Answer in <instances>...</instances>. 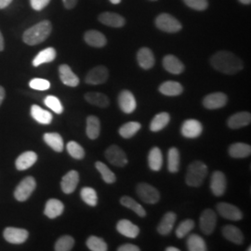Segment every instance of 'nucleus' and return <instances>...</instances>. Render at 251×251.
Returning <instances> with one entry per match:
<instances>
[{"instance_id":"34","label":"nucleus","mask_w":251,"mask_h":251,"mask_svg":"<svg viewBox=\"0 0 251 251\" xmlns=\"http://www.w3.org/2000/svg\"><path fill=\"white\" fill-rule=\"evenodd\" d=\"M56 58V50L53 48H47L41 50L33 60V65L37 67L43 63H51Z\"/></svg>"},{"instance_id":"2","label":"nucleus","mask_w":251,"mask_h":251,"mask_svg":"<svg viewBox=\"0 0 251 251\" xmlns=\"http://www.w3.org/2000/svg\"><path fill=\"white\" fill-rule=\"evenodd\" d=\"M52 31L50 21H42L36 25L30 27L23 35V40L27 45L35 46L44 42Z\"/></svg>"},{"instance_id":"44","label":"nucleus","mask_w":251,"mask_h":251,"mask_svg":"<svg viewBox=\"0 0 251 251\" xmlns=\"http://www.w3.org/2000/svg\"><path fill=\"white\" fill-rule=\"evenodd\" d=\"M74 245H75V239L72 236L63 235L57 240L54 249L56 251H72Z\"/></svg>"},{"instance_id":"56","label":"nucleus","mask_w":251,"mask_h":251,"mask_svg":"<svg viewBox=\"0 0 251 251\" xmlns=\"http://www.w3.org/2000/svg\"><path fill=\"white\" fill-rule=\"evenodd\" d=\"M166 251H179V249L178 248H175V247H169V248H167L166 249Z\"/></svg>"},{"instance_id":"5","label":"nucleus","mask_w":251,"mask_h":251,"mask_svg":"<svg viewBox=\"0 0 251 251\" xmlns=\"http://www.w3.org/2000/svg\"><path fill=\"white\" fill-rule=\"evenodd\" d=\"M136 192L141 200L146 204H155L160 200V194L158 190L148 183H139L136 188Z\"/></svg>"},{"instance_id":"53","label":"nucleus","mask_w":251,"mask_h":251,"mask_svg":"<svg viewBox=\"0 0 251 251\" xmlns=\"http://www.w3.org/2000/svg\"><path fill=\"white\" fill-rule=\"evenodd\" d=\"M11 2L12 0H0V9H5Z\"/></svg>"},{"instance_id":"26","label":"nucleus","mask_w":251,"mask_h":251,"mask_svg":"<svg viewBox=\"0 0 251 251\" xmlns=\"http://www.w3.org/2000/svg\"><path fill=\"white\" fill-rule=\"evenodd\" d=\"M64 209L63 202L58 199H50L46 204L44 214L50 219H55L62 215Z\"/></svg>"},{"instance_id":"16","label":"nucleus","mask_w":251,"mask_h":251,"mask_svg":"<svg viewBox=\"0 0 251 251\" xmlns=\"http://www.w3.org/2000/svg\"><path fill=\"white\" fill-rule=\"evenodd\" d=\"M98 20L102 25L115 28L124 26L126 24L125 18L115 12H102L100 14Z\"/></svg>"},{"instance_id":"37","label":"nucleus","mask_w":251,"mask_h":251,"mask_svg":"<svg viewBox=\"0 0 251 251\" xmlns=\"http://www.w3.org/2000/svg\"><path fill=\"white\" fill-rule=\"evenodd\" d=\"M120 203L122 206H126L131 210H133L135 213L141 218H144L146 216V211L144 208V206L140 205L138 202H136L133 198H129V197H123L120 199Z\"/></svg>"},{"instance_id":"51","label":"nucleus","mask_w":251,"mask_h":251,"mask_svg":"<svg viewBox=\"0 0 251 251\" xmlns=\"http://www.w3.org/2000/svg\"><path fill=\"white\" fill-rule=\"evenodd\" d=\"M118 251H140V248L132 245V244H124V245H121L120 247H118L117 249Z\"/></svg>"},{"instance_id":"50","label":"nucleus","mask_w":251,"mask_h":251,"mask_svg":"<svg viewBox=\"0 0 251 251\" xmlns=\"http://www.w3.org/2000/svg\"><path fill=\"white\" fill-rule=\"evenodd\" d=\"M50 2V0H30L32 8L37 11L42 10L46 8Z\"/></svg>"},{"instance_id":"58","label":"nucleus","mask_w":251,"mask_h":251,"mask_svg":"<svg viewBox=\"0 0 251 251\" xmlns=\"http://www.w3.org/2000/svg\"><path fill=\"white\" fill-rule=\"evenodd\" d=\"M110 2L113 4H119L121 2V0H110Z\"/></svg>"},{"instance_id":"45","label":"nucleus","mask_w":251,"mask_h":251,"mask_svg":"<svg viewBox=\"0 0 251 251\" xmlns=\"http://www.w3.org/2000/svg\"><path fill=\"white\" fill-rule=\"evenodd\" d=\"M67 151L69 152V154L72 156L75 159H82L85 156V150L84 148L81 146L80 144H77L76 142H69L67 144Z\"/></svg>"},{"instance_id":"19","label":"nucleus","mask_w":251,"mask_h":251,"mask_svg":"<svg viewBox=\"0 0 251 251\" xmlns=\"http://www.w3.org/2000/svg\"><path fill=\"white\" fill-rule=\"evenodd\" d=\"M163 67L168 72L173 74V75H179L184 71L183 63H181L176 56L171 55V54H169L164 57Z\"/></svg>"},{"instance_id":"31","label":"nucleus","mask_w":251,"mask_h":251,"mask_svg":"<svg viewBox=\"0 0 251 251\" xmlns=\"http://www.w3.org/2000/svg\"><path fill=\"white\" fill-rule=\"evenodd\" d=\"M85 99L90 104L101 108L107 107L110 103L107 96L100 92H88L85 94Z\"/></svg>"},{"instance_id":"18","label":"nucleus","mask_w":251,"mask_h":251,"mask_svg":"<svg viewBox=\"0 0 251 251\" xmlns=\"http://www.w3.org/2000/svg\"><path fill=\"white\" fill-rule=\"evenodd\" d=\"M60 78L64 85L69 87H77L79 84V78L73 72L71 67L67 64H62L59 67Z\"/></svg>"},{"instance_id":"13","label":"nucleus","mask_w":251,"mask_h":251,"mask_svg":"<svg viewBox=\"0 0 251 251\" xmlns=\"http://www.w3.org/2000/svg\"><path fill=\"white\" fill-rule=\"evenodd\" d=\"M228 97L223 92H214L206 95L203 99V105L206 109L215 110L220 108L225 107L227 103Z\"/></svg>"},{"instance_id":"41","label":"nucleus","mask_w":251,"mask_h":251,"mask_svg":"<svg viewBox=\"0 0 251 251\" xmlns=\"http://www.w3.org/2000/svg\"><path fill=\"white\" fill-rule=\"evenodd\" d=\"M95 167H96L97 171H99L100 173L102 179H103L106 183L111 184V183L116 182L117 177H116L115 173L111 171L104 163H102V162L100 161L96 162V163H95Z\"/></svg>"},{"instance_id":"7","label":"nucleus","mask_w":251,"mask_h":251,"mask_svg":"<svg viewBox=\"0 0 251 251\" xmlns=\"http://www.w3.org/2000/svg\"><path fill=\"white\" fill-rule=\"evenodd\" d=\"M105 157L108 162L116 167H125L127 164V157L126 152L117 145L109 146L105 151Z\"/></svg>"},{"instance_id":"6","label":"nucleus","mask_w":251,"mask_h":251,"mask_svg":"<svg viewBox=\"0 0 251 251\" xmlns=\"http://www.w3.org/2000/svg\"><path fill=\"white\" fill-rule=\"evenodd\" d=\"M36 187V179L31 176H28L19 183L17 188L14 192V197L20 202L26 201L32 195V193L35 191Z\"/></svg>"},{"instance_id":"14","label":"nucleus","mask_w":251,"mask_h":251,"mask_svg":"<svg viewBox=\"0 0 251 251\" xmlns=\"http://www.w3.org/2000/svg\"><path fill=\"white\" fill-rule=\"evenodd\" d=\"M227 182L225 175L222 171H214L210 180V190L215 197H222L226 191Z\"/></svg>"},{"instance_id":"57","label":"nucleus","mask_w":251,"mask_h":251,"mask_svg":"<svg viewBox=\"0 0 251 251\" xmlns=\"http://www.w3.org/2000/svg\"><path fill=\"white\" fill-rule=\"evenodd\" d=\"M239 2H241L244 5H250L251 3V0H238Z\"/></svg>"},{"instance_id":"38","label":"nucleus","mask_w":251,"mask_h":251,"mask_svg":"<svg viewBox=\"0 0 251 251\" xmlns=\"http://www.w3.org/2000/svg\"><path fill=\"white\" fill-rule=\"evenodd\" d=\"M141 127H142L141 123L131 121L120 126L119 134L124 139H129V138H132L141 129Z\"/></svg>"},{"instance_id":"43","label":"nucleus","mask_w":251,"mask_h":251,"mask_svg":"<svg viewBox=\"0 0 251 251\" xmlns=\"http://www.w3.org/2000/svg\"><path fill=\"white\" fill-rule=\"evenodd\" d=\"M87 247L91 251H108L107 244L105 243V241L102 238L98 237V236H94V235H91L88 238Z\"/></svg>"},{"instance_id":"28","label":"nucleus","mask_w":251,"mask_h":251,"mask_svg":"<svg viewBox=\"0 0 251 251\" xmlns=\"http://www.w3.org/2000/svg\"><path fill=\"white\" fill-rule=\"evenodd\" d=\"M158 90H159V91L161 92L163 95L174 97V96H179V95H180L182 93V91H183V88H182V86L179 84V82H176V81H166V82L162 83Z\"/></svg>"},{"instance_id":"36","label":"nucleus","mask_w":251,"mask_h":251,"mask_svg":"<svg viewBox=\"0 0 251 251\" xmlns=\"http://www.w3.org/2000/svg\"><path fill=\"white\" fill-rule=\"evenodd\" d=\"M43 138L46 144L51 147L55 152H63V140L59 133H45Z\"/></svg>"},{"instance_id":"47","label":"nucleus","mask_w":251,"mask_h":251,"mask_svg":"<svg viewBox=\"0 0 251 251\" xmlns=\"http://www.w3.org/2000/svg\"><path fill=\"white\" fill-rule=\"evenodd\" d=\"M44 103L46 106L51 109L54 113L56 114H62L63 112V106L62 102L60 101V100L58 99L55 96H47L44 100Z\"/></svg>"},{"instance_id":"42","label":"nucleus","mask_w":251,"mask_h":251,"mask_svg":"<svg viewBox=\"0 0 251 251\" xmlns=\"http://www.w3.org/2000/svg\"><path fill=\"white\" fill-rule=\"evenodd\" d=\"M82 200L90 206H97L98 203V196L97 192L91 187H84L80 192Z\"/></svg>"},{"instance_id":"17","label":"nucleus","mask_w":251,"mask_h":251,"mask_svg":"<svg viewBox=\"0 0 251 251\" xmlns=\"http://www.w3.org/2000/svg\"><path fill=\"white\" fill-rule=\"evenodd\" d=\"M79 181V174L75 171H71L67 172L62 179L61 187L64 194H72L75 190Z\"/></svg>"},{"instance_id":"35","label":"nucleus","mask_w":251,"mask_h":251,"mask_svg":"<svg viewBox=\"0 0 251 251\" xmlns=\"http://www.w3.org/2000/svg\"><path fill=\"white\" fill-rule=\"evenodd\" d=\"M86 132L90 140H96L100 132V119L95 116H90L87 118V128Z\"/></svg>"},{"instance_id":"3","label":"nucleus","mask_w":251,"mask_h":251,"mask_svg":"<svg viewBox=\"0 0 251 251\" xmlns=\"http://www.w3.org/2000/svg\"><path fill=\"white\" fill-rule=\"evenodd\" d=\"M207 175V167L202 161H195L189 165L185 182L191 187H199Z\"/></svg>"},{"instance_id":"24","label":"nucleus","mask_w":251,"mask_h":251,"mask_svg":"<svg viewBox=\"0 0 251 251\" xmlns=\"http://www.w3.org/2000/svg\"><path fill=\"white\" fill-rule=\"evenodd\" d=\"M37 160V154L33 151L23 152L16 160L15 166L18 171H25L31 168Z\"/></svg>"},{"instance_id":"39","label":"nucleus","mask_w":251,"mask_h":251,"mask_svg":"<svg viewBox=\"0 0 251 251\" xmlns=\"http://www.w3.org/2000/svg\"><path fill=\"white\" fill-rule=\"evenodd\" d=\"M187 249L190 251H207L204 239L198 234H191L187 239Z\"/></svg>"},{"instance_id":"48","label":"nucleus","mask_w":251,"mask_h":251,"mask_svg":"<svg viewBox=\"0 0 251 251\" xmlns=\"http://www.w3.org/2000/svg\"><path fill=\"white\" fill-rule=\"evenodd\" d=\"M31 89L36 90H47L50 88V83L42 78H34L29 82Z\"/></svg>"},{"instance_id":"46","label":"nucleus","mask_w":251,"mask_h":251,"mask_svg":"<svg viewBox=\"0 0 251 251\" xmlns=\"http://www.w3.org/2000/svg\"><path fill=\"white\" fill-rule=\"evenodd\" d=\"M195 228V222L193 220H185L179 224L176 229V235L178 238H183Z\"/></svg>"},{"instance_id":"23","label":"nucleus","mask_w":251,"mask_h":251,"mask_svg":"<svg viewBox=\"0 0 251 251\" xmlns=\"http://www.w3.org/2000/svg\"><path fill=\"white\" fill-rule=\"evenodd\" d=\"M84 39L88 45L94 48H103L107 43L105 36L96 30H89L85 33Z\"/></svg>"},{"instance_id":"12","label":"nucleus","mask_w":251,"mask_h":251,"mask_svg":"<svg viewBox=\"0 0 251 251\" xmlns=\"http://www.w3.org/2000/svg\"><path fill=\"white\" fill-rule=\"evenodd\" d=\"M181 134L185 138L195 139L203 132V126L197 119H187L181 126Z\"/></svg>"},{"instance_id":"8","label":"nucleus","mask_w":251,"mask_h":251,"mask_svg":"<svg viewBox=\"0 0 251 251\" xmlns=\"http://www.w3.org/2000/svg\"><path fill=\"white\" fill-rule=\"evenodd\" d=\"M216 225H217V215L215 212L210 208H206L202 212L199 220V225H200L201 231L206 235L211 234L215 230Z\"/></svg>"},{"instance_id":"59","label":"nucleus","mask_w":251,"mask_h":251,"mask_svg":"<svg viewBox=\"0 0 251 251\" xmlns=\"http://www.w3.org/2000/svg\"><path fill=\"white\" fill-rule=\"evenodd\" d=\"M151 1H156V0H151Z\"/></svg>"},{"instance_id":"55","label":"nucleus","mask_w":251,"mask_h":251,"mask_svg":"<svg viewBox=\"0 0 251 251\" xmlns=\"http://www.w3.org/2000/svg\"><path fill=\"white\" fill-rule=\"evenodd\" d=\"M4 46H5V43H4V37L2 36V33L0 32V51H2V50H4Z\"/></svg>"},{"instance_id":"9","label":"nucleus","mask_w":251,"mask_h":251,"mask_svg":"<svg viewBox=\"0 0 251 251\" xmlns=\"http://www.w3.org/2000/svg\"><path fill=\"white\" fill-rule=\"evenodd\" d=\"M118 105L125 114L133 113L137 107V101L133 93L129 90H122L118 95Z\"/></svg>"},{"instance_id":"4","label":"nucleus","mask_w":251,"mask_h":251,"mask_svg":"<svg viewBox=\"0 0 251 251\" xmlns=\"http://www.w3.org/2000/svg\"><path fill=\"white\" fill-rule=\"evenodd\" d=\"M155 25L166 33H178L181 30V24L169 13H161L155 19Z\"/></svg>"},{"instance_id":"49","label":"nucleus","mask_w":251,"mask_h":251,"mask_svg":"<svg viewBox=\"0 0 251 251\" xmlns=\"http://www.w3.org/2000/svg\"><path fill=\"white\" fill-rule=\"evenodd\" d=\"M183 2L191 9L196 10H205L208 7L207 0H183Z\"/></svg>"},{"instance_id":"54","label":"nucleus","mask_w":251,"mask_h":251,"mask_svg":"<svg viewBox=\"0 0 251 251\" xmlns=\"http://www.w3.org/2000/svg\"><path fill=\"white\" fill-rule=\"evenodd\" d=\"M4 98H5V90H4L3 87L0 86V105H1V103H2Z\"/></svg>"},{"instance_id":"21","label":"nucleus","mask_w":251,"mask_h":251,"mask_svg":"<svg viewBox=\"0 0 251 251\" xmlns=\"http://www.w3.org/2000/svg\"><path fill=\"white\" fill-rule=\"evenodd\" d=\"M251 123V115L249 112H239L233 115L228 119V126L233 129L241 128L243 126H247Z\"/></svg>"},{"instance_id":"32","label":"nucleus","mask_w":251,"mask_h":251,"mask_svg":"<svg viewBox=\"0 0 251 251\" xmlns=\"http://www.w3.org/2000/svg\"><path fill=\"white\" fill-rule=\"evenodd\" d=\"M170 121H171V116L169 113H166V112L159 113L152 118L150 124V129L152 132L160 131L168 126Z\"/></svg>"},{"instance_id":"22","label":"nucleus","mask_w":251,"mask_h":251,"mask_svg":"<svg viewBox=\"0 0 251 251\" xmlns=\"http://www.w3.org/2000/svg\"><path fill=\"white\" fill-rule=\"evenodd\" d=\"M117 232L128 238H136L140 233V228L128 220H121L117 223Z\"/></svg>"},{"instance_id":"20","label":"nucleus","mask_w":251,"mask_h":251,"mask_svg":"<svg viewBox=\"0 0 251 251\" xmlns=\"http://www.w3.org/2000/svg\"><path fill=\"white\" fill-rule=\"evenodd\" d=\"M137 61L139 65L144 69V70H149L153 67L155 59L152 53V50L148 48H142L138 51L137 54Z\"/></svg>"},{"instance_id":"25","label":"nucleus","mask_w":251,"mask_h":251,"mask_svg":"<svg viewBox=\"0 0 251 251\" xmlns=\"http://www.w3.org/2000/svg\"><path fill=\"white\" fill-rule=\"evenodd\" d=\"M223 235L225 238L236 245H242L244 243V235L240 229L233 225H226L223 228Z\"/></svg>"},{"instance_id":"1","label":"nucleus","mask_w":251,"mask_h":251,"mask_svg":"<svg viewBox=\"0 0 251 251\" xmlns=\"http://www.w3.org/2000/svg\"><path fill=\"white\" fill-rule=\"evenodd\" d=\"M210 64L215 70L225 75H234L244 67L242 61L235 54L226 50L213 54L210 58Z\"/></svg>"},{"instance_id":"29","label":"nucleus","mask_w":251,"mask_h":251,"mask_svg":"<svg viewBox=\"0 0 251 251\" xmlns=\"http://www.w3.org/2000/svg\"><path fill=\"white\" fill-rule=\"evenodd\" d=\"M229 154L233 158H245L251 154V146L244 143H235L229 147Z\"/></svg>"},{"instance_id":"15","label":"nucleus","mask_w":251,"mask_h":251,"mask_svg":"<svg viewBox=\"0 0 251 251\" xmlns=\"http://www.w3.org/2000/svg\"><path fill=\"white\" fill-rule=\"evenodd\" d=\"M4 238L11 244H23L25 242L29 236V233L25 229H20L15 227H8L5 229Z\"/></svg>"},{"instance_id":"30","label":"nucleus","mask_w":251,"mask_h":251,"mask_svg":"<svg viewBox=\"0 0 251 251\" xmlns=\"http://www.w3.org/2000/svg\"><path fill=\"white\" fill-rule=\"evenodd\" d=\"M31 116L40 124L49 125L52 121V115L36 104L31 107Z\"/></svg>"},{"instance_id":"10","label":"nucleus","mask_w":251,"mask_h":251,"mask_svg":"<svg viewBox=\"0 0 251 251\" xmlns=\"http://www.w3.org/2000/svg\"><path fill=\"white\" fill-rule=\"evenodd\" d=\"M216 208L219 214L227 220L236 222L243 219V213L241 210L237 206H233L232 204L221 202L216 206Z\"/></svg>"},{"instance_id":"11","label":"nucleus","mask_w":251,"mask_h":251,"mask_svg":"<svg viewBox=\"0 0 251 251\" xmlns=\"http://www.w3.org/2000/svg\"><path fill=\"white\" fill-rule=\"evenodd\" d=\"M109 76L108 69L105 66L99 65L92 68L86 76V83L89 85H101L105 83Z\"/></svg>"},{"instance_id":"40","label":"nucleus","mask_w":251,"mask_h":251,"mask_svg":"<svg viewBox=\"0 0 251 251\" xmlns=\"http://www.w3.org/2000/svg\"><path fill=\"white\" fill-rule=\"evenodd\" d=\"M179 150L175 147H172L169 151L168 154V169L171 173H176L179 171Z\"/></svg>"},{"instance_id":"52","label":"nucleus","mask_w":251,"mask_h":251,"mask_svg":"<svg viewBox=\"0 0 251 251\" xmlns=\"http://www.w3.org/2000/svg\"><path fill=\"white\" fill-rule=\"evenodd\" d=\"M63 5L67 9H72L75 7L78 0H63Z\"/></svg>"},{"instance_id":"33","label":"nucleus","mask_w":251,"mask_h":251,"mask_svg":"<svg viewBox=\"0 0 251 251\" xmlns=\"http://www.w3.org/2000/svg\"><path fill=\"white\" fill-rule=\"evenodd\" d=\"M149 168L152 171H159L163 165V155L161 150L158 147H153L148 154Z\"/></svg>"},{"instance_id":"27","label":"nucleus","mask_w":251,"mask_h":251,"mask_svg":"<svg viewBox=\"0 0 251 251\" xmlns=\"http://www.w3.org/2000/svg\"><path fill=\"white\" fill-rule=\"evenodd\" d=\"M176 219H177V215L174 212L166 213L163 216L160 224L157 226V232L162 235L170 234L173 229Z\"/></svg>"}]
</instances>
